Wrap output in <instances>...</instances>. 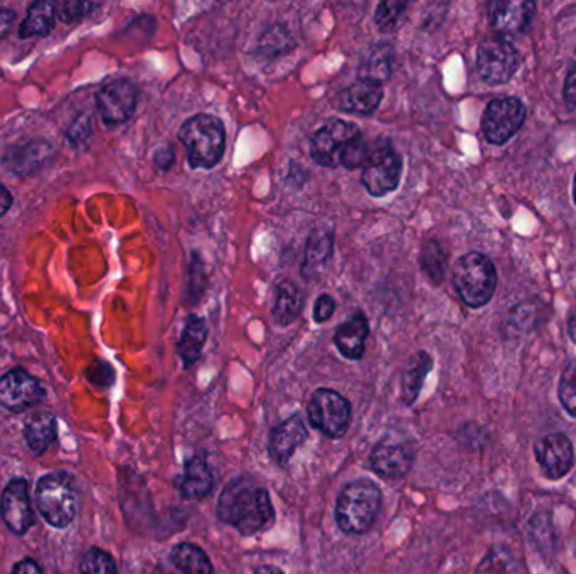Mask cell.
<instances>
[{
  "label": "cell",
  "instance_id": "603a6c76",
  "mask_svg": "<svg viewBox=\"0 0 576 574\" xmlns=\"http://www.w3.org/2000/svg\"><path fill=\"white\" fill-rule=\"evenodd\" d=\"M24 437H26L27 447L33 450L36 455H41L51 447L58 437V422L54 416L49 413H38L34 415L24 428Z\"/></svg>",
  "mask_w": 576,
  "mask_h": 574
},
{
  "label": "cell",
  "instance_id": "484cf974",
  "mask_svg": "<svg viewBox=\"0 0 576 574\" xmlns=\"http://www.w3.org/2000/svg\"><path fill=\"white\" fill-rule=\"evenodd\" d=\"M171 563L183 574H212L211 560L199 546L181 542L171 551Z\"/></svg>",
  "mask_w": 576,
  "mask_h": 574
},
{
  "label": "cell",
  "instance_id": "d4e9b609",
  "mask_svg": "<svg viewBox=\"0 0 576 574\" xmlns=\"http://www.w3.org/2000/svg\"><path fill=\"white\" fill-rule=\"evenodd\" d=\"M332 233L328 230H316L310 234L305 248L304 264H302V273L307 278H312L317 271L322 270L323 265L332 255Z\"/></svg>",
  "mask_w": 576,
  "mask_h": 574
},
{
  "label": "cell",
  "instance_id": "30bf717a",
  "mask_svg": "<svg viewBox=\"0 0 576 574\" xmlns=\"http://www.w3.org/2000/svg\"><path fill=\"white\" fill-rule=\"evenodd\" d=\"M361 137V132L354 123L344 120H331L322 129L317 130L310 144V156L319 166L334 167L341 163L344 148L354 141Z\"/></svg>",
  "mask_w": 576,
  "mask_h": 574
},
{
  "label": "cell",
  "instance_id": "6da1fadb",
  "mask_svg": "<svg viewBox=\"0 0 576 574\" xmlns=\"http://www.w3.org/2000/svg\"><path fill=\"white\" fill-rule=\"evenodd\" d=\"M218 517L245 536L261 533L275 523V509L264 487L240 477L224 487L218 502Z\"/></svg>",
  "mask_w": 576,
  "mask_h": 574
},
{
  "label": "cell",
  "instance_id": "60d3db41",
  "mask_svg": "<svg viewBox=\"0 0 576 574\" xmlns=\"http://www.w3.org/2000/svg\"><path fill=\"white\" fill-rule=\"evenodd\" d=\"M15 23V12L11 9H0V39H4L11 33Z\"/></svg>",
  "mask_w": 576,
  "mask_h": 574
},
{
  "label": "cell",
  "instance_id": "bcb514c9",
  "mask_svg": "<svg viewBox=\"0 0 576 574\" xmlns=\"http://www.w3.org/2000/svg\"><path fill=\"white\" fill-rule=\"evenodd\" d=\"M573 197H575V204H576V175H575V182H573Z\"/></svg>",
  "mask_w": 576,
  "mask_h": 574
},
{
  "label": "cell",
  "instance_id": "7402d4cb",
  "mask_svg": "<svg viewBox=\"0 0 576 574\" xmlns=\"http://www.w3.org/2000/svg\"><path fill=\"white\" fill-rule=\"evenodd\" d=\"M208 339V327L205 319L199 315H189L184 326L181 339H179L177 352L184 366H193L201 357L203 347Z\"/></svg>",
  "mask_w": 576,
  "mask_h": 574
},
{
  "label": "cell",
  "instance_id": "4fadbf2b",
  "mask_svg": "<svg viewBox=\"0 0 576 574\" xmlns=\"http://www.w3.org/2000/svg\"><path fill=\"white\" fill-rule=\"evenodd\" d=\"M535 456L539 471L550 480H560L575 465V450L566 435L551 433L539 438L535 444Z\"/></svg>",
  "mask_w": 576,
  "mask_h": 574
},
{
  "label": "cell",
  "instance_id": "2e32d148",
  "mask_svg": "<svg viewBox=\"0 0 576 574\" xmlns=\"http://www.w3.org/2000/svg\"><path fill=\"white\" fill-rule=\"evenodd\" d=\"M535 2H506L498 0L489 5V19L495 33L502 36H516L525 33L535 17Z\"/></svg>",
  "mask_w": 576,
  "mask_h": 574
},
{
  "label": "cell",
  "instance_id": "3957f363",
  "mask_svg": "<svg viewBox=\"0 0 576 574\" xmlns=\"http://www.w3.org/2000/svg\"><path fill=\"white\" fill-rule=\"evenodd\" d=\"M179 138L186 147L187 159L194 169H211L218 166L226 145L223 122L208 113H199L184 122L179 130Z\"/></svg>",
  "mask_w": 576,
  "mask_h": 574
},
{
  "label": "cell",
  "instance_id": "e575fe53",
  "mask_svg": "<svg viewBox=\"0 0 576 574\" xmlns=\"http://www.w3.org/2000/svg\"><path fill=\"white\" fill-rule=\"evenodd\" d=\"M406 2H383L376 9L375 21L383 33H393L406 9Z\"/></svg>",
  "mask_w": 576,
  "mask_h": 574
},
{
  "label": "cell",
  "instance_id": "f546056e",
  "mask_svg": "<svg viewBox=\"0 0 576 574\" xmlns=\"http://www.w3.org/2000/svg\"><path fill=\"white\" fill-rule=\"evenodd\" d=\"M391 74V49L388 46H380L368 56V60L361 68V80L368 82L383 83L390 78Z\"/></svg>",
  "mask_w": 576,
  "mask_h": 574
},
{
  "label": "cell",
  "instance_id": "5bb4252c",
  "mask_svg": "<svg viewBox=\"0 0 576 574\" xmlns=\"http://www.w3.org/2000/svg\"><path fill=\"white\" fill-rule=\"evenodd\" d=\"M137 100V88L134 83L128 80H115L98 91V113L107 125H120L134 115Z\"/></svg>",
  "mask_w": 576,
  "mask_h": 574
},
{
  "label": "cell",
  "instance_id": "8fae6325",
  "mask_svg": "<svg viewBox=\"0 0 576 574\" xmlns=\"http://www.w3.org/2000/svg\"><path fill=\"white\" fill-rule=\"evenodd\" d=\"M46 391L38 379L15 367L0 378V406L9 412L20 413L36 406L45 400Z\"/></svg>",
  "mask_w": 576,
  "mask_h": 574
},
{
  "label": "cell",
  "instance_id": "e0dca14e",
  "mask_svg": "<svg viewBox=\"0 0 576 574\" xmlns=\"http://www.w3.org/2000/svg\"><path fill=\"white\" fill-rule=\"evenodd\" d=\"M52 145L48 141H29L15 145L5 154L4 166L15 175H33L52 159Z\"/></svg>",
  "mask_w": 576,
  "mask_h": 574
},
{
  "label": "cell",
  "instance_id": "44dd1931",
  "mask_svg": "<svg viewBox=\"0 0 576 574\" xmlns=\"http://www.w3.org/2000/svg\"><path fill=\"white\" fill-rule=\"evenodd\" d=\"M181 496L187 500L203 499L212 489V474L205 456L197 455L187 460L184 472L177 480Z\"/></svg>",
  "mask_w": 576,
  "mask_h": 574
},
{
  "label": "cell",
  "instance_id": "7bdbcfd3",
  "mask_svg": "<svg viewBox=\"0 0 576 574\" xmlns=\"http://www.w3.org/2000/svg\"><path fill=\"white\" fill-rule=\"evenodd\" d=\"M12 203L14 199H12L11 191L4 184H0V218L8 215L9 209L12 208Z\"/></svg>",
  "mask_w": 576,
  "mask_h": 574
},
{
  "label": "cell",
  "instance_id": "ee69618b",
  "mask_svg": "<svg viewBox=\"0 0 576 574\" xmlns=\"http://www.w3.org/2000/svg\"><path fill=\"white\" fill-rule=\"evenodd\" d=\"M568 333L572 341L576 344V312H573L568 320Z\"/></svg>",
  "mask_w": 576,
  "mask_h": 574
},
{
  "label": "cell",
  "instance_id": "7dc6e473",
  "mask_svg": "<svg viewBox=\"0 0 576 574\" xmlns=\"http://www.w3.org/2000/svg\"><path fill=\"white\" fill-rule=\"evenodd\" d=\"M573 552H575V555H576V536H575V541H573Z\"/></svg>",
  "mask_w": 576,
  "mask_h": 574
},
{
  "label": "cell",
  "instance_id": "ac0fdd59",
  "mask_svg": "<svg viewBox=\"0 0 576 574\" xmlns=\"http://www.w3.org/2000/svg\"><path fill=\"white\" fill-rule=\"evenodd\" d=\"M305 440H307V426H305L301 415H294L273 428L268 449H270V455L279 463L280 467H286L294 456L295 450Z\"/></svg>",
  "mask_w": 576,
  "mask_h": 574
},
{
  "label": "cell",
  "instance_id": "f1b7e54d",
  "mask_svg": "<svg viewBox=\"0 0 576 574\" xmlns=\"http://www.w3.org/2000/svg\"><path fill=\"white\" fill-rule=\"evenodd\" d=\"M420 265L431 282L436 283V285L442 283L446 268V255L439 241L425 243L424 248H421Z\"/></svg>",
  "mask_w": 576,
  "mask_h": 574
},
{
  "label": "cell",
  "instance_id": "8992f818",
  "mask_svg": "<svg viewBox=\"0 0 576 574\" xmlns=\"http://www.w3.org/2000/svg\"><path fill=\"white\" fill-rule=\"evenodd\" d=\"M310 425L320 433L329 438H341L350 430L353 407L346 398L341 396L334 389L320 388L310 398Z\"/></svg>",
  "mask_w": 576,
  "mask_h": 574
},
{
  "label": "cell",
  "instance_id": "83f0119b",
  "mask_svg": "<svg viewBox=\"0 0 576 574\" xmlns=\"http://www.w3.org/2000/svg\"><path fill=\"white\" fill-rule=\"evenodd\" d=\"M304 298L301 290L292 282H282L277 286V301L273 307V319L279 326H289L301 314Z\"/></svg>",
  "mask_w": 576,
  "mask_h": 574
},
{
  "label": "cell",
  "instance_id": "d6986e66",
  "mask_svg": "<svg viewBox=\"0 0 576 574\" xmlns=\"http://www.w3.org/2000/svg\"><path fill=\"white\" fill-rule=\"evenodd\" d=\"M383 100V85L359 80L339 95V108L347 113L369 115Z\"/></svg>",
  "mask_w": 576,
  "mask_h": 574
},
{
  "label": "cell",
  "instance_id": "9c48e42d",
  "mask_svg": "<svg viewBox=\"0 0 576 574\" xmlns=\"http://www.w3.org/2000/svg\"><path fill=\"white\" fill-rule=\"evenodd\" d=\"M403 160L388 144L375 147L371 159L363 171L361 182L371 196L381 197L393 193L402 179Z\"/></svg>",
  "mask_w": 576,
  "mask_h": 574
},
{
  "label": "cell",
  "instance_id": "ffe728a7",
  "mask_svg": "<svg viewBox=\"0 0 576 574\" xmlns=\"http://www.w3.org/2000/svg\"><path fill=\"white\" fill-rule=\"evenodd\" d=\"M368 335L369 326L365 315L354 314L339 327L334 335V344L346 359H361Z\"/></svg>",
  "mask_w": 576,
  "mask_h": 574
},
{
  "label": "cell",
  "instance_id": "cb8c5ba5",
  "mask_svg": "<svg viewBox=\"0 0 576 574\" xmlns=\"http://www.w3.org/2000/svg\"><path fill=\"white\" fill-rule=\"evenodd\" d=\"M57 23V8L52 2H34L27 11L26 19L20 26L21 39L45 37L54 29Z\"/></svg>",
  "mask_w": 576,
  "mask_h": 574
},
{
  "label": "cell",
  "instance_id": "52a82bcc",
  "mask_svg": "<svg viewBox=\"0 0 576 574\" xmlns=\"http://www.w3.org/2000/svg\"><path fill=\"white\" fill-rule=\"evenodd\" d=\"M526 108L519 98L504 97L492 100L482 115V134L489 144L502 145L525 125Z\"/></svg>",
  "mask_w": 576,
  "mask_h": 574
},
{
  "label": "cell",
  "instance_id": "d590c367",
  "mask_svg": "<svg viewBox=\"0 0 576 574\" xmlns=\"http://www.w3.org/2000/svg\"><path fill=\"white\" fill-rule=\"evenodd\" d=\"M54 8H57L58 17H60L63 23H76V21H82L83 17L91 14V11H95V9L98 8V4L79 2V0H63V2H57Z\"/></svg>",
  "mask_w": 576,
  "mask_h": 574
},
{
  "label": "cell",
  "instance_id": "ba28073f",
  "mask_svg": "<svg viewBox=\"0 0 576 574\" xmlns=\"http://www.w3.org/2000/svg\"><path fill=\"white\" fill-rule=\"evenodd\" d=\"M519 66L516 48L504 37L488 39L477 49V71L489 85H504Z\"/></svg>",
  "mask_w": 576,
  "mask_h": 574
},
{
  "label": "cell",
  "instance_id": "7c38bea8",
  "mask_svg": "<svg viewBox=\"0 0 576 574\" xmlns=\"http://www.w3.org/2000/svg\"><path fill=\"white\" fill-rule=\"evenodd\" d=\"M0 515L15 536H24L34 526V509L26 478L17 477L9 481L0 499Z\"/></svg>",
  "mask_w": 576,
  "mask_h": 574
},
{
  "label": "cell",
  "instance_id": "9a60e30c",
  "mask_svg": "<svg viewBox=\"0 0 576 574\" xmlns=\"http://www.w3.org/2000/svg\"><path fill=\"white\" fill-rule=\"evenodd\" d=\"M413 460H415V449L409 441L396 443V441L383 440L372 449L369 467L376 475L394 480L408 474Z\"/></svg>",
  "mask_w": 576,
  "mask_h": 574
},
{
  "label": "cell",
  "instance_id": "b9f144b4",
  "mask_svg": "<svg viewBox=\"0 0 576 574\" xmlns=\"http://www.w3.org/2000/svg\"><path fill=\"white\" fill-rule=\"evenodd\" d=\"M11 574H42L41 566L36 561L26 558L15 563Z\"/></svg>",
  "mask_w": 576,
  "mask_h": 574
},
{
  "label": "cell",
  "instance_id": "ab89813d",
  "mask_svg": "<svg viewBox=\"0 0 576 574\" xmlns=\"http://www.w3.org/2000/svg\"><path fill=\"white\" fill-rule=\"evenodd\" d=\"M154 162L159 167L160 171H168L171 169L172 162H174V150L171 145L168 147H160L154 156Z\"/></svg>",
  "mask_w": 576,
  "mask_h": 574
},
{
  "label": "cell",
  "instance_id": "4316f807",
  "mask_svg": "<svg viewBox=\"0 0 576 574\" xmlns=\"http://www.w3.org/2000/svg\"><path fill=\"white\" fill-rule=\"evenodd\" d=\"M431 369V357L427 352H418L417 356H413L403 373L402 379V396L403 403L413 404L417 401L420 394L421 386H424L425 378Z\"/></svg>",
  "mask_w": 576,
  "mask_h": 574
},
{
  "label": "cell",
  "instance_id": "74e56055",
  "mask_svg": "<svg viewBox=\"0 0 576 574\" xmlns=\"http://www.w3.org/2000/svg\"><path fill=\"white\" fill-rule=\"evenodd\" d=\"M335 310V302L331 295H320L317 298L316 305H314V320L317 323H323L326 320L331 319L332 314Z\"/></svg>",
  "mask_w": 576,
  "mask_h": 574
},
{
  "label": "cell",
  "instance_id": "d6a6232c",
  "mask_svg": "<svg viewBox=\"0 0 576 574\" xmlns=\"http://www.w3.org/2000/svg\"><path fill=\"white\" fill-rule=\"evenodd\" d=\"M375 147L369 144L365 138L357 137L344 148V152L341 156L342 166L346 169H357V167H366V163L371 159Z\"/></svg>",
  "mask_w": 576,
  "mask_h": 574
},
{
  "label": "cell",
  "instance_id": "8d00e7d4",
  "mask_svg": "<svg viewBox=\"0 0 576 574\" xmlns=\"http://www.w3.org/2000/svg\"><path fill=\"white\" fill-rule=\"evenodd\" d=\"M89 135H91V120H89L88 115L76 119V122L71 125L70 132H68V138L73 145H82Z\"/></svg>",
  "mask_w": 576,
  "mask_h": 574
},
{
  "label": "cell",
  "instance_id": "1f68e13d",
  "mask_svg": "<svg viewBox=\"0 0 576 574\" xmlns=\"http://www.w3.org/2000/svg\"><path fill=\"white\" fill-rule=\"evenodd\" d=\"M557 396L565 412L576 418V359H573L563 370L560 386H557Z\"/></svg>",
  "mask_w": 576,
  "mask_h": 574
},
{
  "label": "cell",
  "instance_id": "4dcf8cb0",
  "mask_svg": "<svg viewBox=\"0 0 576 574\" xmlns=\"http://www.w3.org/2000/svg\"><path fill=\"white\" fill-rule=\"evenodd\" d=\"M76 574H117L115 561L103 549L91 548L82 555Z\"/></svg>",
  "mask_w": 576,
  "mask_h": 574
},
{
  "label": "cell",
  "instance_id": "277c9868",
  "mask_svg": "<svg viewBox=\"0 0 576 574\" xmlns=\"http://www.w3.org/2000/svg\"><path fill=\"white\" fill-rule=\"evenodd\" d=\"M36 504L49 526L66 529L78 512V490L75 478L66 472H52L39 478Z\"/></svg>",
  "mask_w": 576,
  "mask_h": 574
},
{
  "label": "cell",
  "instance_id": "5b68a950",
  "mask_svg": "<svg viewBox=\"0 0 576 574\" xmlns=\"http://www.w3.org/2000/svg\"><path fill=\"white\" fill-rule=\"evenodd\" d=\"M454 285L462 301L469 307H483L494 295L498 271L488 256L467 253L455 265Z\"/></svg>",
  "mask_w": 576,
  "mask_h": 574
},
{
  "label": "cell",
  "instance_id": "7a4b0ae2",
  "mask_svg": "<svg viewBox=\"0 0 576 574\" xmlns=\"http://www.w3.org/2000/svg\"><path fill=\"white\" fill-rule=\"evenodd\" d=\"M381 497L380 487L375 481H351L339 493L335 505V521L339 529L346 534H366L375 526L376 518L380 515Z\"/></svg>",
  "mask_w": 576,
  "mask_h": 574
},
{
  "label": "cell",
  "instance_id": "836d02e7",
  "mask_svg": "<svg viewBox=\"0 0 576 574\" xmlns=\"http://www.w3.org/2000/svg\"><path fill=\"white\" fill-rule=\"evenodd\" d=\"M291 34L286 33L282 26L272 27L264 34L260 39V51L265 56H280L282 52L291 51Z\"/></svg>",
  "mask_w": 576,
  "mask_h": 574
},
{
  "label": "cell",
  "instance_id": "f35d334b",
  "mask_svg": "<svg viewBox=\"0 0 576 574\" xmlns=\"http://www.w3.org/2000/svg\"><path fill=\"white\" fill-rule=\"evenodd\" d=\"M563 98H565L566 107L569 110H576V66L569 71L563 86Z\"/></svg>",
  "mask_w": 576,
  "mask_h": 574
},
{
  "label": "cell",
  "instance_id": "f6af8a7d",
  "mask_svg": "<svg viewBox=\"0 0 576 574\" xmlns=\"http://www.w3.org/2000/svg\"><path fill=\"white\" fill-rule=\"evenodd\" d=\"M255 574H283L282 571L279 570V567L275 566H261L258 567L257 571H255Z\"/></svg>",
  "mask_w": 576,
  "mask_h": 574
}]
</instances>
